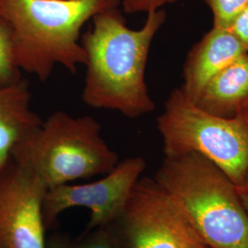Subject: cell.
I'll return each instance as SVG.
<instances>
[{
    "mask_svg": "<svg viewBox=\"0 0 248 248\" xmlns=\"http://www.w3.org/2000/svg\"><path fill=\"white\" fill-rule=\"evenodd\" d=\"M10 157L48 188L106 175L120 161L104 140L98 121L62 110L52 113L24 136Z\"/></svg>",
    "mask_w": 248,
    "mask_h": 248,
    "instance_id": "obj_4",
    "label": "cell"
},
{
    "mask_svg": "<svg viewBox=\"0 0 248 248\" xmlns=\"http://www.w3.org/2000/svg\"><path fill=\"white\" fill-rule=\"evenodd\" d=\"M237 117L248 127V97L240 108Z\"/></svg>",
    "mask_w": 248,
    "mask_h": 248,
    "instance_id": "obj_18",
    "label": "cell"
},
{
    "mask_svg": "<svg viewBox=\"0 0 248 248\" xmlns=\"http://www.w3.org/2000/svg\"><path fill=\"white\" fill-rule=\"evenodd\" d=\"M120 248L207 247L177 201L151 177H140L116 222Z\"/></svg>",
    "mask_w": 248,
    "mask_h": 248,
    "instance_id": "obj_6",
    "label": "cell"
},
{
    "mask_svg": "<svg viewBox=\"0 0 248 248\" xmlns=\"http://www.w3.org/2000/svg\"><path fill=\"white\" fill-rule=\"evenodd\" d=\"M46 248H120L115 232L110 225L87 231L78 237L53 233L46 240Z\"/></svg>",
    "mask_w": 248,
    "mask_h": 248,
    "instance_id": "obj_12",
    "label": "cell"
},
{
    "mask_svg": "<svg viewBox=\"0 0 248 248\" xmlns=\"http://www.w3.org/2000/svg\"><path fill=\"white\" fill-rule=\"evenodd\" d=\"M212 10L213 27L230 29L248 4V0H203Z\"/></svg>",
    "mask_w": 248,
    "mask_h": 248,
    "instance_id": "obj_14",
    "label": "cell"
},
{
    "mask_svg": "<svg viewBox=\"0 0 248 248\" xmlns=\"http://www.w3.org/2000/svg\"><path fill=\"white\" fill-rule=\"evenodd\" d=\"M230 30L239 39L246 51L248 53V4L234 19Z\"/></svg>",
    "mask_w": 248,
    "mask_h": 248,
    "instance_id": "obj_16",
    "label": "cell"
},
{
    "mask_svg": "<svg viewBox=\"0 0 248 248\" xmlns=\"http://www.w3.org/2000/svg\"><path fill=\"white\" fill-rule=\"evenodd\" d=\"M248 97V53L215 75L194 100L212 115L235 118Z\"/></svg>",
    "mask_w": 248,
    "mask_h": 248,
    "instance_id": "obj_11",
    "label": "cell"
},
{
    "mask_svg": "<svg viewBox=\"0 0 248 248\" xmlns=\"http://www.w3.org/2000/svg\"><path fill=\"white\" fill-rule=\"evenodd\" d=\"M82 33L86 76L82 99L92 108L108 109L131 119L155 110L145 82V70L154 38L165 24L167 13H147L139 30L127 26L119 7L103 9Z\"/></svg>",
    "mask_w": 248,
    "mask_h": 248,
    "instance_id": "obj_1",
    "label": "cell"
},
{
    "mask_svg": "<svg viewBox=\"0 0 248 248\" xmlns=\"http://www.w3.org/2000/svg\"><path fill=\"white\" fill-rule=\"evenodd\" d=\"M47 189L11 157L0 168V248H46L43 202Z\"/></svg>",
    "mask_w": 248,
    "mask_h": 248,
    "instance_id": "obj_8",
    "label": "cell"
},
{
    "mask_svg": "<svg viewBox=\"0 0 248 248\" xmlns=\"http://www.w3.org/2000/svg\"><path fill=\"white\" fill-rule=\"evenodd\" d=\"M155 179L172 196L210 248H248V215L236 186L202 155L165 157Z\"/></svg>",
    "mask_w": 248,
    "mask_h": 248,
    "instance_id": "obj_3",
    "label": "cell"
},
{
    "mask_svg": "<svg viewBox=\"0 0 248 248\" xmlns=\"http://www.w3.org/2000/svg\"><path fill=\"white\" fill-rule=\"evenodd\" d=\"M208 248V247H205V248Z\"/></svg>",
    "mask_w": 248,
    "mask_h": 248,
    "instance_id": "obj_19",
    "label": "cell"
},
{
    "mask_svg": "<svg viewBox=\"0 0 248 248\" xmlns=\"http://www.w3.org/2000/svg\"><path fill=\"white\" fill-rule=\"evenodd\" d=\"M21 72L15 58L13 30L9 21L0 16V87L22 79Z\"/></svg>",
    "mask_w": 248,
    "mask_h": 248,
    "instance_id": "obj_13",
    "label": "cell"
},
{
    "mask_svg": "<svg viewBox=\"0 0 248 248\" xmlns=\"http://www.w3.org/2000/svg\"><path fill=\"white\" fill-rule=\"evenodd\" d=\"M121 0H0V16L13 30L18 68L49 79L55 65L72 74L86 62L80 44L84 25Z\"/></svg>",
    "mask_w": 248,
    "mask_h": 248,
    "instance_id": "obj_2",
    "label": "cell"
},
{
    "mask_svg": "<svg viewBox=\"0 0 248 248\" xmlns=\"http://www.w3.org/2000/svg\"><path fill=\"white\" fill-rule=\"evenodd\" d=\"M165 157L196 153L213 162L235 186L248 169V127L238 117L222 118L200 108L178 88L157 118Z\"/></svg>",
    "mask_w": 248,
    "mask_h": 248,
    "instance_id": "obj_5",
    "label": "cell"
},
{
    "mask_svg": "<svg viewBox=\"0 0 248 248\" xmlns=\"http://www.w3.org/2000/svg\"><path fill=\"white\" fill-rule=\"evenodd\" d=\"M31 94L25 78L0 87V168L11 156L15 145L43 120L31 108Z\"/></svg>",
    "mask_w": 248,
    "mask_h": 248,
    "instance_id": "obj_10",
    "label": "cell"
},
{
    "mask_svg": "<svg viewBox=\"0 0 248 248\" xmlns=\"http://www.w3.org/2000/svg\"><path fill=\"white\" fill-rule=\"evenodd\" d=\"M146 168L141 156L119 161L115 168L98 181L71 185L62 184L48 188L43 202L45 228L53 225L58 216L74 207L90 211L88 229L108 226L123 213L133 186Z\"/></svg>",
    "mask_w": 248,
    "mask_h": 248,
    "instance_id": "obj_7",
    "label": "cell"
},
{
    "mask_svg": "<svg viewBox=\"0 0 248 248\" xmlns=\"http://www.w3.org/2000/svg\"><path fill=\"white\" fill-rule=\"evenodd\" d=\"M247 53L230 29L213 26L187 53L180 89L194 101L215 75Z\"/></svg>",
    "mask_w": 248,
    "mask_h": 248,
    "instance_id": "obj_9",
    "label": "cell"
},
{
    "mask_svg": "<svg viewBox=\"0 0 248 248\" xmlns=\"http://www.w3.org/2000/svg\"><path fill=\"white\" fill-rule=\"evenodd\" d=\"M236 189H237V193L239 196L241 203L248 215V169L242 183L239 186H236Z\"/></svg>",
    "mask_w": 248,
    "mask_h": 248,
    "instance_id": "obj_17",
    "label": "cell"
},
{
    "mask_svg": "<svg viewBox=\"0 0 248 248\" xmlns=\"http://www.w3.org/2000/svg\"><path fill=\"white\" fill-rule=\"evenodd\" d=\"M177 0H121L123 10L128 14L139 12L149 13L161 9L165 5L173 4Z\"/></svg>",
    "mask_w": 248,
    "mask_h": 248,
    "instance_id": "obj_15",
    "label": "cell"
}]
</instances>
